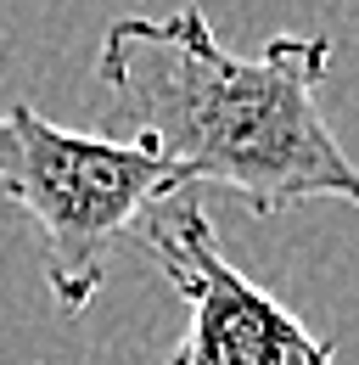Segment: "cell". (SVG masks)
<instances>
[{"mask_svg":"<svg viewBox=\"0 0 359 365\" xmlns=\"http://www.w3.org/2000/svg\"><path fill=\"white\" fill-rule=\"evenodd\" d=\"M135 236L191 309L163 365H337V349L326 337H314L281 298H269L253 275L224 259L197 185L163 197L135 225Z\"/></svg>","mask_w":359,"mask_h":365,"instance_id":"obj_3","label":"cell"},{"mask_svg":"<svg viewBox=\"0 0 359 365\" xmlns=\"http://www.w3.org/2000/svg\"><path fill=\"white\" fill-rule=\"evenodd\" d=\"M0 191L40 225L45 287L62 315H85L101 298L113 247L185 191V175L140 140L79 135L51 124L34 101L0 113Z\"/></svg>","mask_w":359,"mask_h":365,"instance_id":"obj_2","label":"cell"},{"mask_svg":"<svg viewBox=\"0 0 359 365\" xmlns=\"http://www.w3.org/2000/svg\"><path fill=\"white\" fill-rule=\"evenodd\" d=\"M326 68V34H269L253 56L224 51L202 6L118 17L95 51V79L118 96L130 135L185 185H219L259 220L298 202L359 208V163L314 101Z\"/></svg>","mask_w":359,"mask_h":365,"instance_id":"obj_1","label":"cell"}]
</instances>
